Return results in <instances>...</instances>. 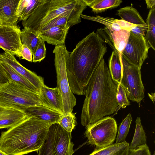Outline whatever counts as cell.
<instances>
[{
	"label": "cell",
	"mask_w": 155,
	"mask_h": 155,
	"mask_svg": "<svg viewBox=\"0 0 155 155\" xmlns=\"http://www.w3.org/2000/svg\"><path fill=\"white\" fill-rule=\"evenodd\" d=\"M105 42L99 34L90 33L76 45L66 59V70L74 94L85 95L86 87L107 51Z\"/></svg>",
	"instance_id": "cell-1"
},
{
	"label": "cell",
	"mask_w": 155,
	"mask_h": 155,
	"mask_svg": "<svg viewBox=\"0 0 155 155\" xmlns=\"http://www.w3.org/2000/svg\"><path fill=\"white\" fill-rule=\"evenodd\" d=\"M117 85L112 80L103 58L86 87L81 116L83 126L86 127L116 111Z\"/></svg>",
	"instance_id": "cell-2"
},
{
	"label": "cell",
	"mask_w": 155,
	"mask_h": 155,
	"mask_svg": "<svg viewBox=\"0 0 155 155\" xmlns=\"http://www.w3.org/2000/svg\"><path fill=\"white\" fill-rule=\"evenodd\" d=\"M51 124L29 116L6 131L1 132L0 150L9 155L38 152L46 140Z\"/></svg>",
	"instance_id": "cell-3"
},
{
	"label": "cell",
	"mask_w": 155,
	"mask_h": 155,
	"mask_svg": "<svg viewBox=\"0 0 155 155\" xmlns=\"http://www.w3.org/2000/svg\"><path fill=\"white\" fill-rule=\"evenodd\" d=\"M87 5L84 0H45L25 21L24 27L37 33L45 25L58 17L66 16L77 24Z\"/></svg>",
	"instance_id": "cell-4"
},
{
	"label": "cell",
	"mask_w": 155,
	"mask_h": 155,
	"mask_svg": "<svg viewBox=\"0 0 155 155\" xmlns=\"http://www.w3.org/2000/svg\"><path fill=\"white\" fill-rule=\"evenodd\" d=\"M41 104L39 94L12 81L0 85V106L24 111Z\"/></svg>",
	"instance_id": "cell-5"
},
{
	"label": "cell",
	"mask_w": 155,
	"mask_h": 155,
	"mask_svg": "<svg viewBox=\"0 0 155 155\" xmlns=\"http://www.w3.org/2000/svg\"><path fill=\"white\" fill-rule=\"evenodd\" d=\"M54 65L57 76V87L62 98L64 114L72 112L76 99L69 85L66 70V61L70 52L64 45L55 46Z\"/></svg>",
	"instance_id": "cell-6"
},
{
	"label": "cell",
	"mask_w": 155,
	"mask_h": 155,
	"mask_svg": "<svg viewBox=\"0 0 155 155\" xmlns=\"http://www.w3.org/2000/svg\"><path fill=\"white\" fill-rule=\"evenodd\" d=\"M84 134L89 144L95 149L106 147L113 143L116 136L117 126L113 118L104 117L86 126Z\"/></svg>",
	"instance_id": "cell-7"
},
{
	"label": "cell",
	"mask_w": 155,
	"mask_h": 155,
	"mask_svg": "<svg viewBox=\"0 0 155 155\" xmlns=\"http://www.w3.org/2000/svg\"><path fill=\"white\" fill-rule=\"evenodd\" d=\"M122 77L120 84L128 99L140 103L144 97L140 69L128 62L121 54Z\"/></svg>",
	"instance_id": "cell-8"
},
{
	"label": "cell",
	"mask_w": 155,
	"mask_h": 155,
	"mask_svg": "<svg viewBox=\"0 0 155 155\" xmlns=\"http://www.w3.org/2000/svg\"><path fill=\"white\" fill-rule=\"evenodd\" d=\"M150 48L144 36L136 35L130 32L128 43L121 54L130 63L141 69L147 58Z\"/></svg>",
	"instance_id": "cell-9"
},
{
	"label": "cell",
	"mask_w": 155,
	"mask_h": 155,
	"mask_svg": "<svg viewBox=\"0 0 155 155\" xmlns=\"http://www.w3.org/2000/svg\"><path fill=\"white\" fill-rule=\"evenodd\" d=\"M52 149L53 155H72L74 144L72 141L71 133L64 130L58 124H52Z\"/></svg>",
	"instance_id": "cell-10"
},
{
	"label": "cell",
	"mask_w": 155,
	"mask_h": 155,
	"mask_svg": "<svg viewBox=\"0 0 155 155\" xmlns=\"http://www.w3.org/2000/svg\"><path fill=\"white\" fill-rule=\"evenodd\" d=\"M21 30L16 25L2 24L0 26V48L5 52L17 56L22 44Z\"/></svg>",
	"instance_id": "cell-11"
},
{
	"label": "cell",
	"mask_w": 155,
	"mask_h": 155,
	"mask_svg": "<svg viewBox=\"0 0 155 155\" xmlns=\"http://www.w3.org/2000/svg\"><path fill=\"white\" fill-rule=\"evenodd\" d=\"M0 60L12 67L18 74L23 76L40 93L42 86L45 84L43 78L21 65L16 59L14 55L5 52L0 54Z\"/></svg>",
	"instance_id": "cell-12"
},
{
	"label": "cell",
	"mask_w": 155,
	"mask_h": 155,
	"mask_svg": "<svg viewBox=\"0 0 155 155\" xmlns=\"http://www.w3.org/2000/svg\"><path fill=\"white\" fill-rule=\"evenodd\" d=\"M97 32L100 35L105 37H101L105 42L107 43L114 51L121 54L128 43L130 32L121 29L118 31H111L106 27L97 29Z\"/></svg>",
	"instance_id": "cell-13"
},
{
	"label": "cell",
	"mask_w": 155,
	"mask_h": 155,
	"mask_svg": "<svg viewBox=\"0 0 155 155\" xmlns=\"http://www.w3.org/2000/svg\"><path fill=\"white\" fill-rule=\"evenodd\" d=\"M39 95L41 105L64 114L62 98L57 87L51 88L45 84L41 88Z\"/></svg>",
	"instance_id": "cell-14"
},
{
	"label": "cell",
	"mask_w": 155,
	"mask_h": 155,
	"mask_svg": "<svg viewBox=\"0 0 155 155\" xmlns=\"http://www.w3.org/2000/svg\"><path fill=\"white\" fill-rule=\"evenodd\" d=\"M28 116L23 110L0 106V129L12 127Z\"/></svg>",
	"instance_id": "cell-15"
},
{
	"label": "cell",
	"mask_w": 155,
	"mask_h": 155,
	"mask_svg": "<svg viewBox=\"0 0 155 155\" xmlns=\"http://www.w3.org/2000/svg\"><path fill=\"white\" fill-rule=\"evenodd\" d=\"M70 27L69 25L54 26L38 34L42 40L49 44L55 46L64 45L65 40Z\"/></svg>",
	"instance_id": "cell-16"
},
{
	"label": "cell",
	"mask_w": 155,
	"mask_h": 155,
	"mask_svg": "<svg viewBox=\"0 0 155 155\" xmlns=\"http://www.w3.org/2000/svg\"><path fill=\"white\" fill-rule=\"evenodd\" d=\"M24 111L29 116L35 117L51 124L58 123L59 119L64 115L41 104L29 107Z\"/></svg>",
	"instance_id": "cell-17"
},
{
	"label": "cell",
	"mask_w": 155,
	"mask_h": 155,
	"mask_svg": "<svg viewBox=\"0 0 155 155\" xmlns=\"http://www.w3.org/2000/svg\"><path fill=\"white\" fill-rule=\"evenodd\" d=\"M20 0H0V20L2 24L16 25V11Z\"/></svg>",
	"instance_id": "cell-18"
},
{
	"label": "cell",
	"mask_w": 155,
	"mask_h": 155,
	"mask_svg": "<svg viewBox=\"0 0 155 155\" xmlns=\"http://www.w3.org/2000/svg\"><path fill=\"white\" fill-rule=\"evenodd\" d=\"M116 15L120 16L121 19L142 28L147 31V25L135 8L130 6L121 8L117 11Z\"/></svg>",
	"instance_id": "cell-19"
},
{
	"label": "cell",
	"mask_w": 155,
	"mask_h": 155,
	"mask_svg": "<svg viewBox=\"0 0 155 155\" xmlns=\"http://www.w3.org/2000/svg\"><path fill=\"white\" fill-rule=\"evenodd\" d=\"M0 64L9 81H13L26 89L39 94V91L34 85L10 66L1 60Z\"/></svg>",
	"instance_id": "cell-20"
},
{
	"label": "cell",
	"mask_w": 155,
	"mask_h": 155,
	"mask_svg": "<svg viewBox=\"0 0 155 155\" xmlns=\"http://www.w3.org/2000/svg\"><path fill=\"white\" fill-rule=\"evenodd\" d=\"M129 150V144L126 141L113 143L102 148L95 149L89 155H128Z\"/></svg>",
	"instance_id": "cell-21"
},
{
	"label": "cell",
	"mask_w": 155,
	"mask_h": 155,
	"mask_svg": "<svg viewBox=\"0 0 155 155\" xmlns=\"http://www.w3.org/2000/svg\"><path fill=\"white\" fill-rule=\"evenodd\" d=\"M20 37L22 44L27 46L33 55L42 39L38 33L25 27L21 31Z\"/></svg>",
	"instance_id": "cell-22"
},
{
	"label": "cell",
	"mask_w": 155,
	"mask_h": 155,
	"mask_svg": "<svg viewBox=\"0 0 155 155\" xmlns=\"http://www.w3.org/2000/svg\"><path fill=\"white\" fill-rule=\"evenodd\" d=\"M121 54L113 51L109 60V69L112 80L120 84L122 77V64Z\"/></svg>",
	"instance_id": "cell-23"
},
{
	"label": "cell",
	"mask_w": 155,
	"mask_h": 155,
	"mask_svg": "<svg viewBox=\"0 0 155 155\" xmlns=\"http://www.w3.org/2000/svg\"><path fill=\"white\" fill-rule=\"evenodd\" d=\"M93 12L100 13L108 9L116 8L122 2L121 0H84Z\"/></svg>",
	"instance_id": "cell-24"
},
{
	"label": "cell",
	"mask_w": 155,
	"mask_h": 155,
	"mask_svg": "<svg viewBox=\"0 0 155 155\" xmlns=\"http://www.w3.org/2000/svg\"><path fill=\"white\" fill-rule=\"evenodd\" d=\"M147 28L144 36L150 48L155 50V7L150 9L146 22Z\"/></svg>",
	"instance_id": "cell-25"
},
{
	"label": "cell",
	"mask_w": 155,
	"mask_h": 155,
	"mask_svg": "<svg viewBox=\"0 0 155 155\" xmlns=\"http://www.w3.org/2000/svg\"><path fill=\"white\" fill-rule=\"evenodd\" d=\"M135 123L136 127L134 134L130 145H129L130 150L135 149L139 146L147 144L146 133L141 124L140 117H137Z\"/></svg>",
	"instance_id": "cell-26"
},
{
	"label": "cell",
	"mask_w": 155,
	"mask_h": 155,
	"mask_svg": "<svg viewBox=\"0 0 155 155\" xmlns=\"http://www.w3.org/2000/svg\"><path fill=\"white\" fill-rule=\"evenodd\" d=\"M81 17L88 20L100 23L105 25L106 27L111 31L120 30L119 26L116 22V19L110 17H104L99 15L90 16L82 14Z\"/></svg>",
	"instance_id": "cell-27"
},
{
	"label": "cell",
	"mask_w": 155,
	"mask_h": 155,
	"mask_svg": "<svg viewBox=\"0 0 155 155\" xmlns=\"http://www.w3.org/2000/svg\"><path fill=\"white\" fill-rule=\"evenodd\" d=\"M132 121L131 114H129L123 120L119 127L116 143L126 141L125 140L128 133Z\"/></svg>",
	"instance_id": "cell-28"
},
{
	"label": "cell",
	"mask_w": 155,
	"mask_h": 155,
	"mask_svg": "<svg viewBox=\"0 0 155 155\" xmlns=\"http://www.w3.org/2000/svg\"><path fill=\"white\" fill-rule=\"evenodd\" d=\"M76 113H69L64 114L58 120V124L64 130L71 133L76 124Z\"/></svg>",
	"instance_id": "cell-29"
},
{
	"label": "cell",
	"mask_w": 155,
	"mask_h": 155,
	"mask_svg": "<svg viewBox=\"0 0 155 155\" xmlns=\"http://www.w3.org/2000/svg\"><path fill=\"white\" fill-rule=\"evenodd\" d=\"M76 24V23L68 17L63 16L55 18L45 25L39 30L37 33L54 26H64L69 25L71 27Z\"/></svg>",
	"instance_id": "cell-30"
},
{
	"label": "cell",
	"mask_w": 155,
	"mask_h": 155,
	"mask_svg": "<svg viewBox=\"0 0 155 155\" xmlns=\"http://www.w3.org/2000/svg\"><path fill=\"white\" fill-rule=\"evenodd\" d=\"M45 0H29L18 20L26 21Z\"/></svg>",
	"instance_id": "cell-31"
},
{
	"label": "cell",
	"mask_w": 155,
	"mask_h": 155,
	"mask_svg": "<svg viewBox=\"0 0 155 155\" xmlns=\"http://www.w3.org/2000/svg\"><path fill=\"white\" fill-rule=\"evenodd\" d=\"M116 97L118 105L119 106L116 111L120 108H124L127 106L130 105L126 92L120 84H118Z\"/></svg>",
	"instance_id": "cell-32"
},
{
	"label": "cell",
	"mask_w": 155,
	"mask_h": 155,
	"mask_svg": "<svg viewBox=\"0 0 155 155\" xmlns=\"http://www.w3.org/2000/svg\"><path fill=\"white\" fill-rule=\"evenodd\" d=\"M45 42L43 40L41 39L34 54L33 55L32 62H40L45 58L46 50Z\"/></svg>",
	"instance_id": "cell-33"
},
{
	"label": "cell",
	"mask_w": 155,
	"mask_h": 155,
	"mask_svg": "<svg viewBox=\"0 0 155 155\" xmlns=\"http://www.w3.org/2000/svg\"><path fill=\"white\" fill-rule=\"evenodd\" d=\"M52 134L49 128L47 138L38 151V155H53L52 149Z\"/></svg>",
	"instance_id": "cell-34"
},
{
	"label": "cell",
	"mask_w": 155,
	"mask_h": 155,
	"mask_svg": "<svg viewBox=\"0 0 155 155\" xmlns=\"http://www.w3.org/2000/svg\"><path fill=\"white\" fill-rule=\"evenodd\" d=\"M19 58L25 59L32 62L33 60V54L30 49L26 45L22 44L20 47L17 56Z\"/></svg>",
	"instance_id": "cell-35"
},
{
	"label": "cell",
	"mask_w": 155,
	"mask_h": 155,
	"mask_svg": "<svg viewBox=\"0 0 155 155\" xmlns=\"http://www.w3.org/2000/svg\"><path fill=\"white\" fill-rule=\"evenodd\" d=\"M128 155H151L147 144L137 146L134 149L130 150Z\"/></svg>",
	"instance_id": "cell-36"
},
{
	"label": "cell",
	"mask_w": 155,
	"mask_h": 155,
	"mask_svg": "<svg viewBox=\"0 0 155 155\" xmlns=\"http://www.w3.org/2000/svg\"><path fill=\"white\" fill-rule=\"evenodd\" d=\"M115 21L121 29L130 31L133 27L136 26L129 22L122 19H116Z\"/></svg>",
	"instance_id": "cell-37"
},
{
	"label": "cell",
	"mask_w": 155,
	"mask_h": 155,
	"mask_svg": "<svg viewBox=\"0 0 155 155\" xmlns=\"http://www.w3.org/2000/svg\"><path fill=\"white\" fill-rule=\"evenodd\" d=\"M28 0H20L16 11V18L18 20L25 7L28 2Z\"/></svg>",
	"instance_id": "cell-38"
},
{
	"label": "cell",
	"mask_w": 155,
	"mask_h": 155,
	"mask_svg": "<svg viewBox=\"0 0 155 155\" xmlns=\"http://www.w3.org/2000/svg\"><path fill=\"white\" fill-rule=\"evenodd\" d=\"M9 81L0 64V85Z\"/></svg>",
	"instance_id": "cell-39"
},
{
	"label": "cell",
	"mask_w": 155,
	"mask_h": 155,
	"mask_svg": "<svg viewBox=\"0 0 155 155\" xmlns=\"http://www.w3.org/2000/svg\"><path fill=\"white\" fill-rule=\"evenodd\" d=\"M145 2L148 8L151 9L155 7V0H146Z\"/></svg>",
	"instance_id": "cell-40"
},
{
	"label": "cell",
	"mask_w": 155,
	"mask_h": 155,
	"mask_svg": "<svg viewBox=\"0 0 155 155\" xmlns=\"http://www.w3.org/2000/svg\"><path fill=\"white\" fill-rule=\"evenodd\" d=\"M148 95L150 99L154 104L155 102V93H152L151 94L148 93Z\"/></svg>",
	"instance_id": "cell-41"
},
{
	"label": "cell",
	"mask_w": 155,
	"mask_h": 155,
	"mask_svg": "<svg viewBox=\"0 0 155 155\" xmlns=\"http://www.w3.org/2000/svg\"><path fill=\"white\" fill-rule=\"evenodd\" d=\"M0 155H9L5 152L0 150Z\"/></svg>",
	"instance_id": "cell-42"
},
{
	"label": "cell",
	"mask_w": 155,
	"mask_h": 155,
	"mask_svg": "<svg viewBox=\"0 0 155 155\" xmlns=\"http://www.w3.org/2000/svg\"><path fill=\"white\" fill-rule=\"evenodd\" d=\"M2 25V23L1 21L0 20V26Z\"/></svg>",
	"instance_id": "cell-43"
},
{
	"label": "cell",
	"mask_w": 155,
	"mask_h": 155,
	"mask_svg": "<svg viewBox=\"0 0 155 155\" xmlns=\"http://www.w3.org/2000/svg\"><path fill=\"white\" fill-rule=\"evenodd\" d=\"M153 155H155V153L154 152V153H153Z\"/></svg>",
	"instance_id": "cell-44"
}]
</instances>
